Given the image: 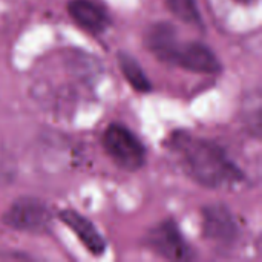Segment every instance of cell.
<instances>
[{
    "mask_svg": "<svg viewBox=\"0 0 262 262\" xmlns=\"http://www.w3.org/2000/svg\"><path fill=\"white\" fill-rule=\"evenodd\" d=\"M167 2V8L169 11L180 18L181 21L201 28L203 26V20H201V14L198 11L196 2L195 0H166Z\"/></svg>",
    "mask_w": 262,
    "mask_h": 262,
    "instance_id": "obj_11",
    "label": "cell"
},
{
    "mask_svg": "<svg viewBox=\"0 0 262 262\" xmlns=\"http://www.w3.org/2000/svg\"><path fill=\"white\" fill-rule=\"evenodd\" d=\"M175 144L181 152L187 173L201 186L223 189L238 184L244 175L227 154L213 141L177 135Z\"/></svg>",
    "mask_w": 262,
    "mask_h": 262,
    "instance_id": "obj_1",
    "label": "cell"
},
{
    "mask_svg": "<svg viewBox=\"0 0 262 262\" xmlns=\"http://www.w3.org/2000/svg\"><path fill=\"white\" fill-rule=\"evenodd\" d=\"M204 236L216 246L230 247L239 238V229L224 206H209L203 212Z\"/></svg>",
    "mask_w": 262,
    "mask_h": 262,
    "instance_id": "obj_6",
    "label": "cell"
},
{
    "mask_svg": "<svg viewBox=\"0 0 262 262\" xmlns=\"http://www.w3.org/2000/svg\"><path fill=\"white\" fill-rule=\"evenodd\" d=\"M68 12L78 26L91 34H101L109 26L106 12L89 0H71L68 3Z\"/></svg>",
    "mask_w": 262,
    "mask_h": 262,
    "instance_id": "obj_8",
    "label": "cell"
},
{
    "mask_svg": "<svg viewBox=\"0 0 262 262\" xmlns=\"http://www.w3.org/2000/svg\"><path fill=\"white\" fill-rule=\"evenodd\" d=\"M118 63H120V69H121L124 78L137 92L147 94L152 91V83L149 81L147 75L144 74L143 68L140 66V63L130 54L120 52L118 54Z\"/></svg>",
    "mask_w": 262,
    "mask_h": 262,
    "instance_id": "obj_10",
    "label": "cell"
},
{
    "mask_svg": "<svg viewBox=\"0 0 262 262\" xmlns=\"http://www.w3.org/2000/svg\"><path fill=\"white\" fill-rule=\"evenodd\" d=\"M58 220L77 235V238L81 241V244L86 247V250L91 255L100 256L106 252L107 244L104 236L97 230V227L86 216H83L75 210L66 209L58 213Z\"/></svg>",
    "mask_w": 262,
    "mask_h": 262,
    "instance_id": "obj_7",
    "label": "cell"
},
{
    "mask_svg": "<svg viewBox=\"0 0 262 262\" xmlns=\"http://www.w3.org/2000/svg\"><path fill=\"white\" fill-rule=\"evenodd\" d=\"M51 215L48 207L35 198H20L3 215V223L20 232L40 233L49 224Z\"/></svg>",
    "mask_w": 262,
    "mask_h": 262,
    "instance_id": "obj_5",
    "label": "cell"
},
{
    "mask_svg": "<svg viewBox=\"0 0 262 262\" xmlns=\"http://www.w3.org/2000/svg\"><path fill=\"white\" fill-rule=\"evenodd\" d=\"M101 144L117 166L135 172L146 163V147L140 138L126 126L114 123L104 130Z\"/></svg>",
    "mask_w": 262,
    "mask_h": 262,
    "instance_id": "obj_2",
    "label": "cell"
},
{
    "mask_svg": "<svg viewBox=\"0 0 262 262\" xmlns=\"http://www.w3.org/2000/svg\"><path fill=\"white\" fill-rule=\"evenodd\" d=\"M144 241L147 247L161 258L170 261H189L193 258L190 246L172 220H166L150 229Z\"/></svg>",
    "mask_w": 262,
    "mask_h": 262,
    "instance_id": "obj_3",
    "label": "cell"
},
{
    "mask_svg": "<svg viewBox=\"0 0 262 262\" xmlns=\"http://www.w3.org/2000/svg\"><path fill=\"white\" fill-rule=\"evenodd\" d=\"M236 2H241V3H249V2H252V0H236Z\"/></svg>",
    "mask_w": 262,
    "mask_h": 262,
    "instance_id": "obj_12",
    "label": "cell"
},
{
    "mask_svg": "<svg viewBox=\"0 0 262 262\" xmlns=\"http://www.w3.org/2000/svg\"><path fill=\"white\" fill-rule=\"evenodd\" d=\"M178 41L177 29L166 21L155 23L149 28L146 35V46L147 49L160 60L164 61L169 57V52L172 51L173 45Z\"/></svg>",
    "mask_w": 262,
    "mask_h": 262,
    "instance_id": "obj_9",
    "label": "cell"
},
{
    "mask_svg": "<svg viewBox=\"0 0 262 262\" xmlns=\"http://www.w3.org/2000/svg\"><path fill=\"white\" fill-rule=\"evenodd\" d=\"M166 63L177 64L196 74H218L223 69L213 51L200 41L180 43L178 40L173 45Z\"/></svg>",
    "mask_w": 262,
    "mask_h": 262,
    "instance_id": "obj_4",
    "label": "cell"
}]
</instances>
